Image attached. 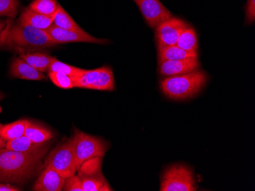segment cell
<instances>
[{
  "mask_svg": "<svg viewBox=\"0 0 255 191\" xmlns=\"http://www.w3.org/2000/svg\"><path fill=\"white\" fill-rule=\"evenodd\" d=\"M10 75L25 80L39 81L45 78L44 72H40L20 58H15L11 62Z\"/></svg>",
  "mask_w": 255,
  "mask_h": 191,
  "instance_id": "14",
  "label": "cell"
},
{
  "mask_svg": "<svg viewBox=\"0 0 255 191\" xmlns=\"http://www.w3.org/2000/svg\"><path fill=\"white\" fill-rule=\"evenodd\" d=\"M45 154L25 153L0 149V182L24 184L44 168Z\"/></svg>",
  "mask_w": 255,
  "mask_h": 191,
  "instance_id": "1",
  "label": "cell"
},
{
  "mask_svg": "<svg viewBox=\"0 0 255 191\" xmlns=\"http://www.w3.org/2000/svg\"><path fill=\"white\" fill-rule=\"evenodd\" d=\"M159 71L164 76H175L196 72L200 68L197 58H189L181 61H169L159 63Z\"/></svg>",
  "mask_w": 255,
  "mask_h": 191,
  "instance_id": "12",
  "label": "cell"
},
{
  "mask_svg": "<svg viewBox=\"0 0 255 191\" xmlns=\"http://www.w3.org/2000/svg\"><path fill=\"white\" fill-rule=\"evenodd\" d=\"M63 191H83L82 184L80 182L78 175H74L65 179Z\"/></svg>",
  "mask_w": 255,
  "mask_h": 191,
  "instance_id": "27",
  "label": "cell"
},
{
  "mask_svg": "<svg viewBox=\"0 0 255 191\" xmlns=\"http://www.w3.org/2000/svg\"><path fill=\"white\" fill-rule=\"evenodd\" d=\"M3 45L18 51L44 49L57 45L44 30L17 21L8 27L3 35Z\"/></svg>",
  "mask_w": 255,
  "mask_h": 191,
  "instance_id": "2",
  "label": "cell"
},
{
  "mask_svg": "<svg viewBox=\"0 0 255 191\" xmlns=\"http://www.w3.org/2000/svg\"><path fill=\"white\" fill-rule=\"evenodd\" d=\"M246 22L253 23L255 19V0H248L246 8Z\"/></svg>",
  "mask_w": 255,
  "mask_h": 191,
  "instance_id": "28",
  "label": "cell"
},
{
  "mask_svg": "<svg viewBox=\"0 0 255 191\" xmlns=\"http://www.w3.org/2000/svg\"><path fill=\"white\" fill-rule=\"evenodd\" d=\"M194 175L190 168L181 165H176L164 172L161 180L160 191H196Z\"/></svg>",
  "mask_w": 255,
  "mask_h": 191,
  "instance_id": "6",
  "label": "cell"
},
{
  "mask_svg": "<svg viewBox=\"0 0 255 191\" xmlns=\"http://www.w3.org/2000/svg\"><path fill=\"white\" fill-rule=\"evenodd\" d=\"M27 122L28 120H19L4 126L2 125L0 128V136L8 142L24 136Z\"/></svg>",
  "mask_w": 255,
  "mask_h": 191,
  "instance_id": "20",
  "label": "cell"
},
{
  "mask_svg": "<svg viewBox=\"0 0 255 191\" xmlns=\"http://www.w3.org/2000/svg\"><path fill=\"white\" fill-rule=\"evenodd\" d=\"M44 166L51 167L63 178L74 176L77 172L74 148V136L50 152Z\"/></svg>",
  "mask_w": 255,
  "mask_h": 191,
  "instance_id": "5",
  "label": "cell"
},
{
  "mask_svg": "<svg viewBox=\"0 0 255 191\" xmlns=\"http://www.w3.org/2000/svg\"><path fill=\"white\" fill-rule=\"evenodd\" d=\"M185 21L180 18H170L156 28V40L158 46L176 45L182 31L187 28Z\"/></svg>",
  "mask_w": 255,
  "mask_h": 191,
  "instance_id": "10",
  "label": "cell"
},
{
  "mask_svg": "<svg viewBox=\"0 0 255 191\" xmlns=\"http://www.w3.org/2000/svg\"><path fill=\"white\" fill-rule=\"evenodd\" d=\"M100 162L92 160V166L88 162L79 168L78 176L82 184L83 191H112L104 175L101 172Z\"/></svg>",
  "mask_w": 255,
  "mask_h": 191,
  "instance_id": "8",
  "label": "cell"
},
{
  "mask_svg": "<svg viewBox=\"0 0 255 191\" xmlns=\"http://www.w3.org/2000/svg\"><path fill=\"white\" fill-rule=\"evenodd\" d=\"M8 25V21L0 20V47L3 45V35Z\"/></svg>",
  "mask_w": 255,
  "mask_h": 191,
  "instance_id": "29",
  "label": "cell"
},
{
  "mask_svg": "<svg viewBox=\"0 0 255 191\" xmlns=\"http://www.w3.org/2000/svg\"><path fill=\"white\" fill-rule=\"evenodd\" d=\"M5 148L25 153L46 154L48 151V145L44 143H35L25 135L6 142Z\"/></svg>",
  "mask_w": 255,
  "mask_h": 191,
  "instance_id": "15",
  "label": "cell"
},
{
  "mask_svg": "<svg viewBox=\"0 0 255 191\" xmlns=\"http://www.w3.org/2000/svg\"><path fill=\"white\" fill-rule=\"evenodd\" d=\"M18 0H0V16L13 18L18 13Z\"/></svg>",
  "mask_w": 255,
  "mask_h": 191,
  "instance_id": "26",
  "label": "cell"
},
{
  "mask_svg": "<svg viewBox=\"0 0 255 191\" xmlns=\"http://www.w3.org/2000/svg\"><path fill=\"white\" fill-rule=\"evenodd\" d=\"M19 58L28 63L40 72H47L52 62L53 57L44 53H31L18 51Z\"/></svg>",
  "mask_w": 255,
  "mask_h": 191,
  "instance_id": "18",
  "label": "cell"
},
{
  "mask_svg": "<svg viewBox=\"0 0 255 191\" xmlns=\"http://www.w3.org/2000/svg\"><path fill=\"white\" fill-rule=\"evenodd\" d=\"M59 5L57 0H34L28 8L41 15L54 18Z\"/></svg>",
  "mask_w": 255,
  "mask_h": 191,
  "instance_id": "23",
  "label": "cell"
},
{
  "mask_svg": "<svg viewBox=\"0 0 255 191\" xmlns=\"http://www.w3.org/2000/svg\"><path fill=\"white\" fill-rule=\"evenodd\" d=\"M207 79V75L203 71L170 76L160 82V89L170 99H188L201 91Z\"/></svg>",
  "mask_w": 255,
  "mask_h": 191,
  "instance_id": "3",
  "label": "cell"
},
{
  "mask_svg": "<svg viewBox=\"0 0 255 191\" xmlns=\"http://www.w3.org/2000/svg\"><path fill=\"white\" fill-rule=\"evenodd\" d=\"M4 98V95H2V93H1V92H0V101H1V100L2 99V98Z\"/></svg>",
  "mask_w": 255,
  "mask_h": 191,
  "instance_id": "32",
  "label": "cell"
},
{
  "mask_svg": "<svg viewBox=\"0 0 255 191\" xmlns=\"http://www.w3.org/2000/svg\"><path fill=\"white\" fill-rule=\"evenodd\" d=\"M76 88L99 91H113L115 78L110 67L103 66L98 69L86 70L74 79Z\"/></svg>",
  "mask_w": 255,
  "mask_h": 191,
  "instance_id": "7",
  "label": "cell"
},
{
  "mask_svg": "<svg viewBox=\"0 0 255 191\" xmlns=\"http://www.w3.org/2000/svg\"><path fill=\"white\" fill-rule=\"evenodd\" d=\"M144 19L150 28H157L162 22L172 18L171 13L160 0H134Z\"/></svg>",
  "mask_w": 255,
  "mask_h": 191,
  "instance_id": "9",
  "label": "cell"
},
{
  "mask_svg": "<svg viewBox=\"0 0 255 191\" xmlns=\"http://www.w3.org/2000/svg\"><path fill=\"white\" fill-rule=\"evenodd\" d=\"M65 183V179L51 167L44 166L39 177L33 187L35 191H61Z\"/></svg>",
  "mask_w": 255,
  "mask_h": 191,
  "instance_id": "13",
  "label": "cell"
},
{
  "mask_svg": "<svg viewBox=\"0 0 255 191\" xmlns=\"http://www.w3.org/2000/svg\"><path fill=\"white\" fill-rule=\"evenodd\" d=\"M21 190L18 189L15 187L11 186L8 184L0 183V191H19Z\"/></svg>",
  "mask_w": 255,
  "mask_h": 191,
  "instance_id": "30",
  "label": "cell"
},
{
  "mask_svg": "<svg viewBox=\"0 0 255 191\" xmlns=\"http://www.w3.org/2000/svg\"><path fill=\"white\" fill-rule=\"evenodd\" d=\"M5 145H6V141L4 140V139L0 136V149L5 148Z\"/></svg>",
  "mask_w": 255,
  "mask_h": 191,
  "instance_id": "31",
  "label": "cell"
},
{
  "mask_svg": "<svg viewBox=\"0 0 255 191\" xmlns=\"http://www.w3.org/2000/svg\"><path fill=\"white\" fill-rule=\"evenodd\" d=\"M53 25L62 29L69 30V31H77V32H85L84 30L80 28L74 20L71 18L65 10L59 5L57 12L53 18Z\"/></svg>",
  "mask_w": 255,
  "mask_h": 191,
  "instance_id": "21",
  "label": "cell"
},
{
  "mask_svg": "<svg viewBox=\"0 0 255 191\" xmlns=\"http://www.w3.org/2000/svg\"><path fill=\"white\" fill-rule=\"evenodd\" d=\"M74 148L78 171L80 166L87 161L105 156L109 146L103 139L76 129L74 135Z\"/></svg>",
  "mask_w": 255,
  "mask_h": 191,
  "instance_id": "4",
  "label": "cell"
},
{
  "mask_svg": "<svg viewBox=\"0 0 255 191\" xmlns=\"http://www.w3.org/2000/svg\"><path fill=\"white\" fill-rule=\"evenodd\" d=\"M83 71H84L83 69L64 64L54 58L51 65H49L48 72H62L69 76L72 77L74 80Z\"/></svg>",
  "mask_w": 255,
  "mask_h": 191,
  "instance_id": "24",
  "label": "cell"
},
{
  "mask_svg": "<svg viewBox=\"0 0 255 191\" xmlns=\"http://www.w3.org/2000/svg\"><path fill=\"white\" fill-rule=\"evenodd\" d=\"M189 58H197V53L188 52L177 45L158 46L159 63L169 61H181Z\"/></svg>",
  "mask_w": 255,
  "mask_h": 191,
  "instance_id": "17",
  "label": "cell"
},
{
  "mask_svg": "<svg viewBox=\"0 0 255 191\" xmlns=\"http://www.w3.org/2000/svg\"><path fill=\"white\" fill-rule=\"evenodd\" d=\"M48 76L54 85L63 89H71L75 88L74 78L62 72H49Z\"/></svg>",
  "mask_w": 255,
  "mask_h": 191,
  "instance_id": "25",
  "label": "cell"
},
{
  "mask_svg": "<svg viewBox=\"0 0 255 191\" xmlns=\"http://www.w3.org/2000/svg\"><path fill=\"white\" fill-rule=\"evenodd\" d=\"M48 36L57 44L68 43H93V44H107L110 42L107 39H99L91 36L87 32L80 33L77 31L62 29L52 25L48 29L44 30Z\"/></svg>",
  "mask_w": 255,
  "mask_h": 191,
  "instance_id": "11",
  "label": "cell"
},
{
  "mask_svg": "<svg viewBox=\"0 0 255 191\" xmlns=\"http://www.w3.org/2000/svg\"><path fill=\"white\" fill-rule=\"evenodd\" d=\"M25 136L35 143H45L54 137V134L50 129L41 125L28 121L25 128Z\"/></svg>",
  "mask_w": 255,
  "mask_h": 191,
  "instance_id": "19",
  "label": "cell"
},
{
  "mask_svg": "<svg viewBox=\"0 0 255 191\" xmlns=\"http://www.w3.org/2000/svg\"><path fill=\"white\" fill-rule=\"evenodd\" d=\"M2 127V125H1V124H0V128Z\"/></svg>",
  "mask_w": 255,
  "mask_h": 191,
  "instance_id": "33",
  "label": "cell"
},
{
  "mask_svg": "<svg viewBox=\"0 0 255 191\" xmlns=\"http://www.w3.org/2000/svg\"><path fill=\"white\" fill-rule=\"evenodd\" d=\"M176 45L188 52H196L198 48V42L194 29L190 27L185 28L180 34Z\"/></svg>",
  "mask_w": 255,
  "mask_h": 191,
  "instance_id": "22",
  "label": "cell"
},
{
  "mask_svg": "<svg viewBox=\"0 0 255 191\" xmlns=\"http://www.w3.org/2000/svg\"><path fill=\"white\" fill-rule=\"evenodd\" d=\"M18 21L44 31L53 25V18L34 12L28 7L22 10Z\"/></svg>",
  "mask_w": 255,
  "mask_h": 191,
  "instance_id": "16",
  "label": "cell"
}]
</instances>
